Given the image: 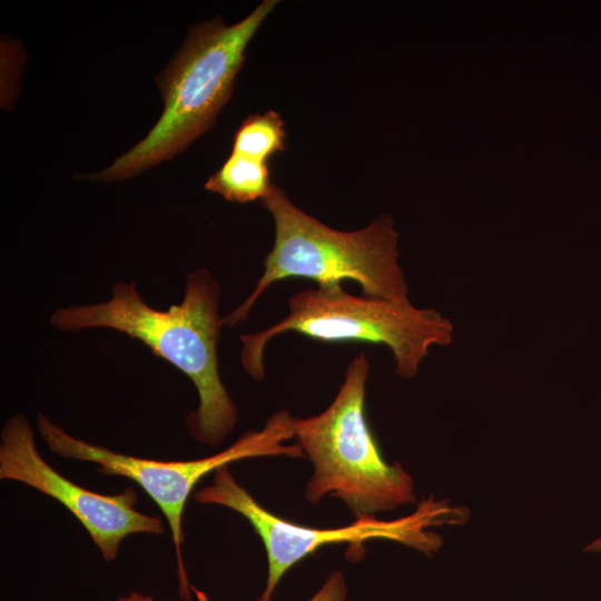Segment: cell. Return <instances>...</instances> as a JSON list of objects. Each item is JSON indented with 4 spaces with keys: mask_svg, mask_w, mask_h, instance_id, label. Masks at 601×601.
<instances>
[{
    "mask_svg": "<svg viewBox=\"0 0 601 601\" xmlns=\"http://www.w3.org/2000/svg\"><path fill=\"white\" fill-rule=\"evenodd\" d=\"M585 550L589 552H601V538L588 545Z\"/></svg>",
    "mask_w": 601,
    "mask_h": 601,
    "instance_id": "13",
    "label": "cell"
},
{
    "mask_svg": "<svg viewBox=\"0 0 601 601\" xmlns=\"http://www.w3.org/2000/svg\"><path fill=\"white\" fill-rule=\"evenodd\" d=\"M205 187L229 201L244 204L263 200L273 184L266 162L231 152L224 165L208 178Z\"/></svg>",
    "mask_w": 601,
    "mask_h": 601,
    "instance_id": "9",
    "label": "cell"
},
{
    "mask_svg": "<svg viewBox=\"0 0 601 601\" xmlns=\"http://www.w3.org/2000/svg\"><path fill=\"white\" fill-rule=\"evenodd\" d=\"M117 601H155L152 597L140 592H130L127 595L120 597Z\"/></svg>",
    "mask_w": 601,
    "mask_h": 601,
    "instance_id": "12",
    "label": "cell"
},
{
    "mask_svg": "<svg viewBox=\"0 0 601 601\" xmlns=\"http://www.w3.org/2000/svg\"><path fill=\"white\" fill-rule=\"evenodd\" d=\"M308 601H347V584L341 571H333Z\"/></svg>",
    "mask_w": 601,
    "mask_h": 601,
    "instance_id": "11",
    "label": "cell"
},
{
    "mask_svg": "<svg viewBox=\"0 0 601 601\" xmlns=\"http://www.w3.org/2000/svg\"><path fill=\"white\" fill-rule=\"evenodd\" d=\"M285 130L280 116L269 110L250 115L236 131L233 154L266 162L267 158L284 149Z\"/></svg>",
    "mask_w": 601,
    "mask_h": 601,
    "instance_id": "10",
    "label": "cell"
},
{
    "mask_svg": "<svg viewBox=\"0 0 601 601\" xmlns=\"http://www.w3.org/2000/svg\"><path fill=\"white\" fill-rule=\"evenodd\" d=\"M262 201L274 219V245L253 292L223 317L224 326L233 327L246 319L270 285L289 277L308 278L317 285L351 279L365 296L396 303L410 300L398 264V234L388 215L378 216L362 229L342 231L297 208L275 185Z\"/></svg>",
    "mask_w": 601,
    "mask_h": 601,
    "instance_id": "2",
    "label": "cell"
},
{
    "mask_svg": "<svg viewBox=\"0 0 601 601\" xmlns=\"http://www.w3.org/2000/svg\"><path fill=\"white\" fill-rule=\"evenodd\" d=\"M219 304V283L208 269L198 268L186 277L183 300L166 311L149 306L135 283L120 280L108 300L60 307L50 324L66 332L111 328L142 342L194 383L199 405L186 417L188 433L203 444L217 445L238 418L219 375L217 346L224 326Z\"/></svg>",
    "mask_w": 601,
    "mask_h": 601,
    "instance_id": "1",
    "label": "cell"
},
{
    "mask_svg": "<svg viewBox=\"0 0 601 601\" xmlns=\"http://www.w3.org/2000/svg\"><path fill=\"white\" fill-rule=\"evenodd\" d=\"M0 479L23 483L61 503L87 530L107 562L117 558L126 536L165 532L160 518L135 509V489L100 494L56 471L38 452L33 430L23 414L11 416L2 427Z\"/></svg>",
    "mask_w": 601,
    "mask_h": 601,
    "instance_id": "8",
    "label": "cell"
},
{
    "mask_svg": "<svg viewBox=\"0 0 601 601\" xmlns=\"http://www.w3.org/2000/svg\"><path fill=\"white\" fill-rule=\"evenodd\" d=\"M276 3L263 1L231 26L215 20L194 27L161 75L165 108L156 126L91 178L110 181L131 177L176 156L204 134L229 99L244 51Z\"/></svg>",
    "mask_w": 601,
    "mask_h": 601,
    "instance_id": "3",
    "label": "cell"
},
{
    "mask_svg": "<svg viewBox=\"0 0 601 601\" xmlns=\"http://www.w3.org/2000/svg\"><path fill=\"white\" fill-rule=\"evenodd\" d=\"M194 499L203 504L228 508L243 515L262 539L268 562L265 588L258 601H273L275 589L284 574L298 561L323 545L362 544L371 539H388L430 554L436 551L442 539L427 531L428 526L461 523L466 518L464 509L450 508L445 501L423 500L416 511L393 521L364 515L347 526L317 529L286 521L267 511L231 475L228 465L215 471L210 485L198 490Z\"/></svg>",
    "mask_w": 601,
    "mask_h": 601,
    "instance_id": "7",
    "label": "cell"
},
{
    "mask_svg": "<svg viewBox=\"0 0 601 601\" xmlns=\"http://www.w3.org/2000/svg\"><path fill=\"white\" fill-rule=\"evenodd\" d=\"M368 373L367 358L361 353L348 363L325 411L294 418L297 444L314 466L306 499L317 504L327 494L338 497L356 518L415 502L412 477L398 463L383 460L366 422Z\"/></svg>",
    "mask_w": 601,
    "mask_h": 601,
    "instance_id": "4",
    "label": "cell"
},
{
    "mask_svg": "<svg viewBox=\"0 0 601 601\" xmlns=\"http://www.w3.org/2000/svg\"><path fill=\"white\" fill-rule=\"evenodd\" d=\"M452 323L433 308L348 294L342 283L317 285L288 298V314L276 324L240 336V362L255 381L265 376L268 342L296 332L325 343L358 342L385 345L393 353L395 371L410 378L433 346L452 342Z\"/></svg>",
    "mask_w": 601,
    "mask_h": 601,
    "instance_id": "5",
    "label": "cell"
},
{
    "mask_svg": "<svg viewBox=\"0 0 601 601\" xmlns=\"http://www.w3.org/2000/svg\"><path fill=\"white\" fill-rule=\"evenodd\" d=\"M294 416L286 410L273 414L259 431H248L224 451L199 460L159 461L114 452L68 434L47 416L39 414L38 430L52 453L63 457L97 464V471L119 475L136 482L159 506L171 532L177 559L179 595L191 599L183 559V515L186 502L196 484L223 465L258 456H305L298 444L287 445L295 437Z\"/></svg>",
    "mask_w": 601,
    "mask_h": 601,
    "instance_id": "6",
    "label": "cell"
}]
</instances>
